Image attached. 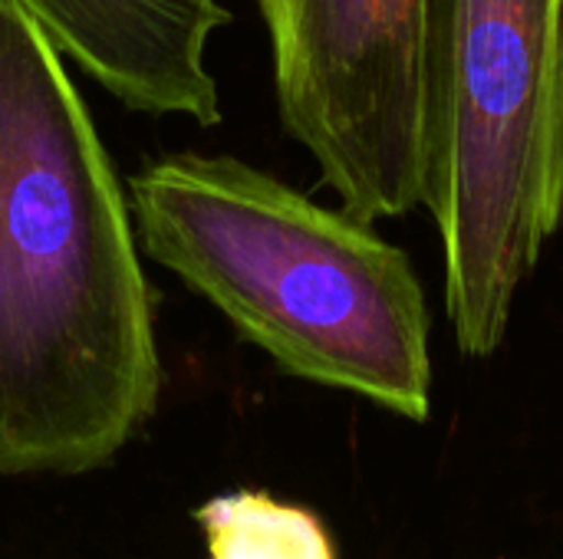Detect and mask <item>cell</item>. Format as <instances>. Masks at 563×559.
Segmentation results:
<instances>
[{"label":"cell","instance_id":"1","mask_svg":"<svg viewBox=\"0 0 563 559\" xmlns=\"http://www.w3.org/2000/svg\"><path fill=\"white\" fill-rule=\"evenodd\" d=\"M132 208L40 26L0 0V474H82L152 418Z\"/></svg>","mask_w":563,"mask_h":559},{"label":"cell","instance_id":"2","mask_svg":"<svg viewBox=\"0 0 563 559\" xmlns=\"http://www.w3.org/2000/svg\"><path fill=\"white\" fill-rule=\"evenodd\" d=\"M142 250L287 376L426 422L432 316L422 280L369 221L274 175L178 152L129 178Z\"/></svg>","mask_w":563,"mask_h":559},{"label":"cell","instance_id":"3","mask_svg":"<svg viewBox=\"0 0 563 559\" xmlns=\"http://www.w3.org/2000/svg\"><path fill=\"white\" fill-rule=\"evenodd\" d=\"M422 208L459 349L488 359L563 231V0H426Z\"/></svg>","mask_w":563,"mask_h":559},{"label":"cell","instance_id":"4","mask_svg":"<svg viewBox=\"0 0 563 559\" xmlns=\"http://www.w3.org/2000/svg\"><path fill=\"white\" fill-rule=\"evenodd\" d=\"M280 122L340 204L363 217L422 208L426 0H257Z\"/></svg>","mask_w":563,"mask_h":559},{"label":"cell","instance_id":"5","mask_svg":"<svg viewBox=\"0 0 563 559\" xmlns=\"http://www.w3.org/2000/svg\"><path fill=\"white\" fill-rule=\"evenodd\" d=\"M59 56L145 115L221 122L208 40L231 13L218 0H10Z\"/></svg>","mask_w":563,"mask_h":559},{"label":"cell","instance_id":"6","mask_svg":"<svg viewBox=\"0 0 563 559\" xmlns=\"http://www.w3.org/2000/svg\"><path fill=\"white\" fill-rule=\"evenodd\" d=\"M208 559H336L323 521L264 491H231L195 511Z\"/></svg>","mask_w":563,"mask_h":559}]
</instances>
